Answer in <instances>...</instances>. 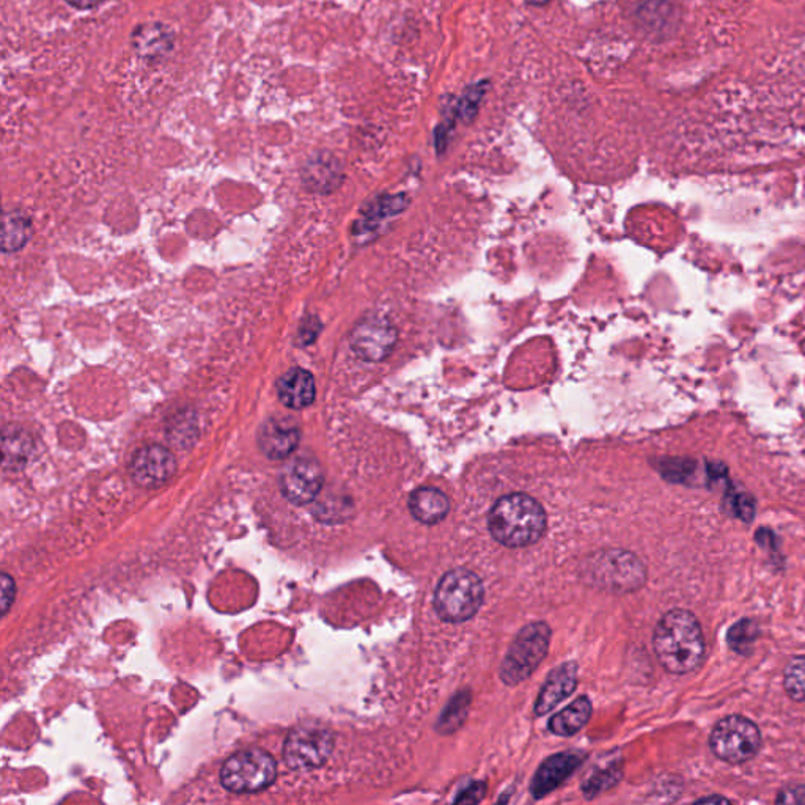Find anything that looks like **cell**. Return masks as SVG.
<instances>
[{
	"label": "cell",
	"mask_w": 805,
	"mask_h": 805,
	"mask_svg": "<svg viewBox=\"0 0 805 805\" xmlns=\"http://www.w3.org/2000/svg\"><path fill=\"white\" fill-rule=\"evenodd\" d=\"M659 662L667 672L686 675L702 666L705 637L691 612L675 609L659 620L653 637Z\"/></svg>",
	"instance_id": "6da1fadb"
},
{
	"label": "cell",
	"mask_w": 805,
	"mask_h": 805,
	"mask_svg": "<svg viewBox=\"0 0 805 805\" xmlns=\"http://www.w3.org/2000/svg\"><path fill=\"white\" fill-rule=\"evenodd\" d=\"M489 532L507 548H524L537 543L546 530V513L527 494H508L497 500L489 513Z\"/></svg>",
	"instance_id": "7a4b0ae2"
},
{
	"label": "cell",
	"mask_w": 805,
	"mask_h": 805,
	"mask_svg": "<svg viewBox=\"0 0 805 805\" xmlns=\"http://www.w3.org/2000/svg\"><path fill=\"white\" fill-rule=\"evenodd\" d=\"M482 581L466 568L449 571L434 592V609L444 622L463 623L477 614L482 607Z\"/></svg>",
	"instance_id": "3957f363"
},
{
	"label": "cell",
	"mask_w": 805,
	"mask_h": 805,
	"mask_svg": "<svg viewBox=\"0 0 805 805\" xmlns=\"http://www.w3.org/2000/svg\"><path fill=\"white\" fill-rule=\"evenodd\" d=\"M549 640L551 629L546 623H530L522 628L500 669L502 681L510 686L526 681L548 655Z\"/></svg>",
	"instance_id": "277c9868"
},
{
	"label": "cell",
	"mask_w": 805,
	"mask_h": 805,
	"mask_svg": "<svg viewBox=\"0 0 805 805\" xmlns=\"http://www.w3.org/2000/svg\"><path fill=\"white\" fill-rule=\"evenodd\" d=\"M277 765L263 750L238 752L225 761L221 769L222 785L232 793H258L276 780Z\"/></svg>",
	"instance_id": "5b68a950"
},
{
	"label": "cell",
	"mask_w": 805,
	"mask_h": 805,
	"mask_svg": "<svg viewBox=\"0 0 805 805\" xmlns=\"http://www.w3.org/2000/svg\"><path fill=\"white\" fill-rule=\"evenodd\" d=\"M587 573L596 585L620 593L640 589L647 578L642 562L626 551L600 552L587 565Z\"/></svg>",
	"instance_id": "8992f818"
},
{
	"label": "cell",
	"mask_w": 805,
	"mask_h": 805,
	"mask_svg": "<svg viewBox=\"0 0 805 805\" xmlns=\"http://www.w3.org/2000/svg\"><path fill=\"white\" fill-rule=\"evenodd\" d=\"M761 735L757 725L743 716H728L717 722L710 736L713 754L727 763H743L757 754Z\"/></svg>",
	"instance_id": "52a82bcc"
},
{
	"label": "cell",
	"mask_w": 805,
	"mask_h": 805,
	"mask_svg": "<svg viewBox=\"0 0 805 805\" xmlns=\"http://www.w3.org/2000/svg\"><path fill=\"white\" fill-rule=\"evenodd\" d=\"M334 749V736L320 727H298L288 735L284 760L295 771L320 768Z\"/></svg>",
	"instance_id": "ba28073f"
},
{
	"label": "cell",
	"mask_w": 805,
	"mask_h": 805,
	"mask_svg": "<svg viewBox=\"0 0 805 805\" xmlns=\"http://www.w3.org/2000/svg\"><path fill=\"white\" fill-rule=\"evenodd\" d=\"M324 474L320 463L309 456H298L285 466L280 475V489L291 504H310L320 494Z\"/></svg>",
	"instance_id": "9c48e42d"
},
{
	"label": "cell",
	"mask_w": 805,
	"mask_h": 805,
	"mask_svg": "<svg viewBox=\"0 0 805 805\" xmlns=\"http://www.w3.org/2000/svg\"><path fill=\"white\" fill-rule=\"evenodd\" d=\"M351 348L367 362H383L392 354L397 343V329L381 317H368L354 326L350 335Z\"/></svg>",
	"instance_id": "30bf717a"
},
{
	"label": "cell",
	"mask_w": 805,
	"mask_h": 805,
	"mask_svg": "<svg viewBox=\"0 0 805 805\" xmlns=\"http://www.w3.org/2000/svg\"><path fill=\"white\" fill-rule=\"evenodd\" d=\"M177 472L175 455L162 445L153 444L137 450L131 461V475L142 488H159Z\"/></svg>",
	"instance_id": "8fae6325"
},
{
	"label": "cell",
	"mask_w": 805,
	"mask_h": 805,
	"mask_svg": "<svg viewBox=\"0 0 805 805\" xmlns=\"http://www.w3.org/2000/svg\"><path fill=\"white\" fill-rule=\"evenodd\" d=\"M258 447L269 460H285L298 449L301 428L291 417H269L258 430Z\"/></svg>",
	"instance_id": "7c38bea8"
},
{
	"label": "cell",
	"mask_w": 805,
	"mask_h": 805,
	"mask_svg": "<svg viewBox=\"0 0 805 805\" xmlns=\"http://www.w3.org/2000/svg\"><path fill=\"white\" fill-rule=\"evenodd\" d=\"M582 760L584 757L581 754H574V752L552 755L540 766L533 777L530 793L540 799L551 793L552 790H556L560 783L568 779L574 769L581 765Z\"/></svg>",
	"instance_id": "4fadbf2b"
},
{
	"label": "cell",
	"mask_w": 805,
	"mask_h": 805,
	"mask_svg": "<svg viewBox=\"0 0 805 805\" xmlns=\"http://www.w3.org/2000/svg\"><path fill=\"white\" fill-rule=\"evenodd\" d=\"M578 686V667L573 662L563 664L552 670L545 686L541 689L538 695L537 703H535V713L537 716L549 713L554 710L559 703L568 699L573 694L574 689Z\"/></svg>",
	"instance_id": "5bb4252c"
},
{
	"label": "cell",
	"mask_w": 805,
	"mask_h": 805,
	"mask_svg": "<svg viewBox=\"0 0 805 805\" xmlns=\"http://www.w3.org/2000/svg\"><path fill=\"white\" fill-rule=\"evenodd\" d=\"M277 395L287 408L295 411L309 408L317 397V386L312 373L304 368H291L277 381Z\"/></svg>",
	"instance_id": "9a60e30c"
},
{
	"label": "cell",
	"mask_w": 805,
	"mask_h": 805,
	"mask_svg": "<svg viewBox=\"0 0 805 805\" xmlns=\"http://www.w3.org/2000/svg\"><path fill=\"white\" fill-rule=\"evenodd\" d=\"M409 510L423 524H438L449 515V497L436 488H419L409 497Z\"/></svg>",
	"instance_id": "2e32d148"
},
{
	"label": "cell",
	"mask_w": 805,
	"mask_h": 805,
	"mask_svg": "<svg viewBox=\"0 0 805 805\" xmlns=\"http://www.w3.org/2000/svg\"><path fill=\"white\" fill-rule=\"evenodd\" d=\"M590 716H592V703L587 697H579L565 710L552 717L549 730L559 736L576 735L589 722Z\"/></svg>",
	"instance_id": "e0dca14e"
},
{
	"label": "cell",
	"mask_w": 805,
	"mask_h": 805,
	"mask_svg": "<svg viewBox=\"0 0 805 805\" xmlns=\"http://www.w3.org/2000/svg\"><path fill=\"white\" fill-rule=\"evenodd\" d=\"M302 180L312 191H331L340 180L339 164L331 156H317L302 170Z\"/></svg>",
	"instance_id": "ac0fdd59"
},
{
	"label": "cell",
	"mask_w": 805,
	"mask_h": 805,
	"mask_svg": "<svg viewBox=\"0 0 805 805\" xmlns=\"http://www.w3.org/2000/svg\"><path fill=\"white\" fill-rule=\"evenodd\" d=\"M172 35L161 24L140 27L134 35V45L140 54L147 57L162 56L172 48Z\"/></svg>",
	"instance_id": "d6986e66"
},
{
	"label": "cell",
	"mask_w": 805,
	"mask_h": 805,
	"mask_svg": "<svg viewBox=\"0 0 805 805\" xmlns=\"http://www.w3.org/2000/svg\"><path fill=\"white\" fill-rule=\"evenodd\" d=\"M32 236V222L24 213L5 214L4 233H2V249L5 254L23 249Z\"/></svg>",
	"instance_id": "ffe728a7"
},
{
	"label": "cell",
	"mask_w": 805,
	"mask_h": 805,
	"mask_svg": "<svg viewBox=\"0 0 805 805\" xmlns=\"http://www.w3.org/2000/svg\"><path fill=\"white\" fill-rule=\"evenodd\" d=\"M637 16L650 32H666L673 24L675 10L670 0H640Z\"/></svg>",
	"instance_id": "44dd1931"
},
{
	"label": "cell",
	"mask_w": 805,
	"mask_h": 805,
	"mask_svg": "<svg viewBox=\"0 0 805 805\" xmlns=\"http://www.w3.org/2000/svg\"><path fill=\"white\" fill-rule=\"evenodd\" d=\"M758 637V626L754 620H741L730 629L728 633V644L733 650L738 651L741 655H747L754 647V642Z\"/></svg>",
	"instance_id": "7402d4cb"
},
{
	"label": "cell",
	"mask_w": 805,
	"mask_h": 805,
	"mask_svg": "<svg viewBox=\"0 0 805 805\" xmlns=\"http://www.w3.org/2000/svg\"><path fill=\"white\" fill-rule=\"evenodd\" d=\"M785 689L796 702H805V656H798L785 669Z\"/></svg>",
	"instance_id": "603a6c76"
},
{
	"label": "cell",
	"mask_w": 805,
	"mask_h": 805,
	"mask_svg": "<svg viewBox=\"0 0 805 805\" xmlns=\"http://www.w3.org/2000/svg\"><path fill=\"white\" fill-rule=\"evenodd\" d=\"M469 694H458L455 699L450 703L449 708L442 714L441 721H439V732L450 733L455 732V728L460 727L466 719L467 710H469Z\"/></svg>",
	"instance_id": "cb8c5ba5"
},
{
	"label": "cell",
	"mask_w": 805,
	"mask_h": 805,
	"mask_svg": "<svg viewBox=\"0 0 805 805\" xmlns=\"http://www.w3.org/2000/svg\"><path fill=\"white\" fill-rule=\"evenodd\" d=\"M485 92L486 84L482 82V84L469 87L466 93L461 96L460 103L456 106V112H458L460 118H463L464 122H471L474 115L477 114L478 106L482 103Z\"/></svg>",
	"instance_id": "d4e9b609"
},
{
	"label": "cell",
	"mask_w": 805,
	"mask_h": 805,
	"mask_svg": "<svg viewBox=\"0 0 805 805\" xmlns=\"http://www.w3.org/2000/svg\"><path fill=\"white\" fill-rule=\"evenodd\" d=\"M620 777H622V769L620 768H611L600 772V774H596L595 777L589 780L587 787H584V794L587 793L590 796V794L600 793V791L614 787Z\"/></svg>",
	"instance_id": "484cf974"
},
{
	"label": "cell",
	"mask_w": 805,
	"mask_h": 805,
	"mask_svg": "<svg viewBox=\"0 0 805 805\" xmlns=\"http://www.w3.org/2000/svg\"><path fill=\"white\" fill-rule=\"evenodd\" d=\"M320 331L321 323L318 318H306V320L302 321L301 326H299L298 335H296V345H310V343H313L315 340H317Z\"/></svg>",
	"instance_id": "4316f807"
},
{
	"label": "cell",
	"mask_w": 805,
	"mask_h": 805,
	"mask_svg": "<svg viewBox=\"0 0 805 805\" xmlns=\"http://www.w3.org/2000/svg\"><path fill=\"white\" fill-rule=\"evenodd\" d=\"M0 589H2V600H0V603H2V615H7V612L10 611V607L15 603L16 596V584L12 576H8V574L2 576Z\"/></svg>",
	"instance_id": "83f0119b"
},
{
	"label": "cell",
	"mask_w": 805,
	"mask_h": 805,
	"mask_svg": "<svg viewBox=\"0 0 805 805\" xmlns=\"http://www.w3.org/2000/svg\"><path fill=\"white\" fill-rule=\"evenodd\" d=\"M732 510L738 518L750 521L754 515V502L747 496H736L732 499Z\"/></svg>",
	"instance_id": "f1b7e54d"
},
{
	"label": "cell",
	"mask_w": 805,
	"mask_h": 805,
	"mask_svg": "<svg viewBox=\"0 0 805 805\" xmlns=\"http://www.w3.org/2000/svg\"><path fill=\"white\" fill-rule=\"evenodd\" d=\"M485 791V783H474V785L464 790L463 793L456 798V802H461V804H475V802L480 801V799L485 796Z\"/></svg>",
	"instance_id": "f546056e"
},
{
	"label": "cell",
	"mask_w": 805,
	"mask_h": 805,
	"mask_svg": "<svg viewBox=\"0 0 805 805\" xmlns=\"http://www.w3.org/2000/svg\"><path fill=\"white\" fill-rule=\"evenodd\" d=\"M777 802L782 804H804L805 802V787L794 788L791 791H783L779 794Z\"/></svg>",
	"instance_id": "4dcf8cb0"
},
{
	"label": "cell",
	"mask_w": 805,
	"mask_h": 805,
	"mask_svg": "<svg viewBox=\"0 0 805 805\" xmlns=\"http://www.w3.org/2000/svg\"><path fill=\"white\" fill-rule=\"evenodd\" d=\"M67 2L71 7L78 8V10H89V8L101 4V0H67Z\"/></svg>",
	"instance_id": "1f68e13d"
},
{
	"label": "cell",
	"mask_w": 805,
	"mask_h": 805,
	"mask_svg": "<svg viewBox=\"0 0 805 805\" xmlns=\"http://www.w3.org/2000/svg\"><path fill=\"white\" fill-rule=\"evenodd\" d=\"M699 802H728V799L717 798V796H713V798L700 799Z\"/></svg>",
	"instance_id": "d6a6232c"
},
{
	"label": "cell",
	"mask_w": 805,
	"mask_h": 805,
	"mask_svg": "<svg viewBox=\"0 0 805 805\" xmlns=\"http://www.w3.org/2000/svg\"><path fill=\"white\" fill-rule=\"evenodd\" d=\"M527 4L535 5V7H541V5L548 4V0H526Z\"/></svg>",
	"instance_id": "836d02e7"
}]
</instances>
